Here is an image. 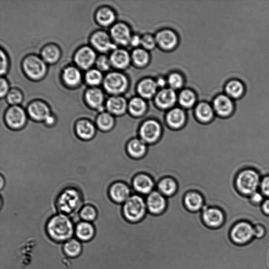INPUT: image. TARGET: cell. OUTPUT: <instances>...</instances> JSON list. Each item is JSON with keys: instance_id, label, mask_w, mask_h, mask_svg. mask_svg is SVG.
Masks as SVG:
<instances>
[{"instance_id": "obj_1", "label": "cell", "mask_w": 269, "mask_h": 269, "mask_svg": "<svg viewBox=\"0 0 269 269\" xmlns=\"http://www.w3.org/2000/svg\"><path fill=\"white\" fill-rule=\"evenodd\" d=\"M85 205L82 191L78 187L67 186L61 189L55 201L57 214H62L70 217L76 225L81 219L79 213Z\"/></svg>"}, {"instance_id": "obj_2", "label": "cell", "mask_w": 269, "mask_h": 269, "mask_svg": "<svg viewBox=\"0 0 269 269\" xmlns=\"http://www.w3.org/2000/svg\"><path fill=\"white\" fill-rule=\"evenodd\" d=\"M75 223L70 217L58 213L48 220L45 232L54 242L65 243L72 239L75 235Z\"/></svg>"}, {"instance_id": "obj_3", "label": "cell", "mask_w": 269, "mask_h": 269, "mask_svg": "<svg viewBox=\"0 0 269 269\" xmlns=\"http://www.w3.org/2000/svg\"><path fill=\"white\" fill-rule=\"evenodd\" d=\"M148 210L146 196L137 193L132 194L123 204V214L125 218L130 222H140L145 218Z\"/></svg>"}, {"instance_id": "obj_4", "label": "cell", "mask_w": 269, "mask_h": 269, "mask_svg": "<svg viewBox=\"0 0 269 269\" xmlns=\"http://www.w3.org/2000/svg\"><path fill=\"white\" fill-rule=\"evenodd\" d=\"M2 118L6 125L13 130L24 128L29 119L26 110L20 105L10 106L5 111Z\"/></svg>"}, {"instance_id": "obj_5", "label": "cell", "mask_w": 269, "mask_h": 269, "mask_svg": "<svg viewBox=\"0 0 269 269\" xmlns=\"http://www.w3.org/2000/svg\"><path fill=\"white\" fill-rule=\"evenodd\" d=\"M47 63L43 60L35 55L27 57L23 61L22 67L26 75L33 81H39L47 74Z\"/></svg>"}, {"instance_id": "obj_6", "label": "cell", "mask_w": 269, "mask_h": 269, "mask_svg": "<svg viewBox=\"0 0 269 269\" xmlns=\"http://www.w3.org/2000/svg\"><path fill=\"white\" fill-rule=\"evenodd\" d=\"M230 237L235 244L243 245L250 242L254 239L253 225L247 221L236 223L231 229Z\"/></svg>"}, {"instance_id": "obj_7", "label": "cell", "mask_w": 269, "mask_h": 269, "mask_svg": "<svg viewBox=\"0 0 269 269\" xmlns=\"http://www.w3.org/2000/svg\"><path fill=\"white\" fill-rule=\"evenodd\" d=\"M128 80L124 74L120 72H112L107 74L103 82L105 90L113 96L121 94L126 90Z\"/></svg>"}, {"instance_id": "obj_8", "label": "cell", "mask_w": 269, "mask_h": 269, "mask_svg": "<svg viewBox=\"0 0 269 269\" xmlns=\"http://www.w3.org/2000/svg\"><path fill=\"white\" fill-rule=\"evenodd\" d=\"M138 135L139 138L148 145L155 144L162 135V127L157 120L149 119L143 122Z\"/></svg>"}, {"instance_id": "obj_9", "label": "cell", "mask_w": 269, "mask_h": 269, "mask_svg": "<svg viewBox=\"0 0 269 269\" xmlns=\"http://www.w3.org/2000/svg\"><path fill=\"white\" fill-rule=\"evenodd\" d=\"M260 182L259 176L255 171L248 170L237 177L236 185L242 194L252 195L256 192Z\"/></svg>"}, {"instance_id": "obj_10", "label": "cell", "mask_w": 269, "mask_h": 269, "mask_svg": "<svg viewBox=\"0 0 269 269\" xmlns=\"http://www.w3.org/2000/svg\"><path fill=\"white\" fill-rule=\"evenodd\" d=\"M202 218L204 224L213 229L222 227L226 220L224 211L218 207H211L205 203L202 210Z\"/></svg>"}, {"instance_id": "obj_11", "label": "cell", "mask_w": 269, "mask_h": 269, "mask_svg": "<svg viewBox=\"0 0 269 269\" xmlns=\"http://www.w3.org/2000/svg\"><path fill=\"white\" fill-rule=\"evenodd\" d=\"M26 111L29 118L37 122H45L53 114L50 106L39 100L30 102Z\"/></svg>"}, {"instance_id": "obj_12", "label": "cell", "mask_w": 269, "mask_h": 269, "mask_svg": "<svg viewBox=\"0 0 269 269\" xmlns=\"http://www.w3.org/2000/svg\"><path fill=\"white\" fill-rule=\"evenodd\" d=\"M74 129L76 136L84 141L93 140L98 130L95 120L87 118H81L77 120Z\"/></svg>"}, {"instance_id": "obj_13", "label": "cell", "mask_w": 269, "mask_h": 269, "mask_svg": "<svg viewBox=\"0 0 269 269\" xmlns=\"http://www.w3.org/2000/svg\"><path fill=\"white\" fill-rule=\"evenodd\" d=\"M95 51L89 46H84L77 50L74 57L77 66L83 70H89L95 64L97 59Z\"/></svg>"}, {"instance_id": "obj_14", "label": "cell", "mask_w": 269, "mask_h": 269, "mask_svg": "<svg viewBox=\"0 0 269 269\" xmlns=\"http://www.w3.org/2000/svg\"><path fill=\"white\" fill-rule=\"evenodd\" d=\"M90 42L92 48L100 53H106L117 49L111 36L103 30H97L92 34Z\"/></svg>"}, {"instance_id": "obj_15", "label": "cell", "mask_w": 269, "mask_h": 269, "mask_svg": "<svg viewBox=\"0 0 269 269\" xmlns=\"http://www.w3.org/2000/svg\"><path fill=\"white\" fill-rule=\"evenodd\" d=\"M136 194L134 189L122 181L113 183L109 188V194L115 203L124 204L132 194Z\"/></svg>"}, {"instance_id": "obj_16", "label": "cell", "mask_w": 269, "mask_h": 269, "mask_svg": "<svg viewBox=\"0 0 269 269\" xmlns=\"http://www.w3.org/2000/svg\"><path fill=\"white\" fill-rule=\"evenodd\" d=\"M84 99L90 108L96 111L97 113L103 112L105 96L102 90L97 88H90L87 90L84 95Z\"/></svg>"}, {"instance_id": "obj_17", "label": "cell", "mask_w": 269, "mask_h": 269, "mask_svg": "<svg viewBox=\"0 0 269 269\" xmlns=\"http://www.w3.org/2000/svg\"><path fill=\"white\" fill-rule=\"evenodd\" d=\"M146 203L148 211L154 215L163 213L167 207L166 197L157 189L153 190L150 194L146 196Z\"/></svg>"}, {"instance_id": "obj_18", "label": "cell", "mask_w": 269, "mask_h": 269, "mask_svg": "<svg viewBox=\"0 0 269 269\" xmlns=\"http://www.w3.org/2000/svg\"><path fill=\"white\" fill-rule=\"evenodd\" d=\"M157 184L151 176L141 174L137 175L133 181V187L135 193L147 196L153 190L157 189Z\"/></svg>"}, {"instance_id": "obj_19", "label": "cell", "mask_w": 269, "mask_h": 269, "mask_svg": "<svg viewBox=\"0 0 269 269\" xmlns=\"http://www.w3.org/2000/svg\"><path fill=\"white\" fill-rule=\"evenodd\" d=\"M213 110L221 118L231 115L234 110V104L231 98L227 95H220L214 99Z\"/></svg>"}, {"instance_id": "obj_20", "label": "cell", "mask_w": 269, "mask_h": 269, "mask_svg": "<svg viewBox=\"0 0 269 269\" xmlns=\"http://www.w3.org/2000/svg\"><path fill=\"white\" fill-rule=\"evenodd\" d=\"M75 235L81 242H88L96 235V230L93 223L80 221L75 225Z\"/></svg>"}, {"instance_id": "obj_21", "label": "cell", "mask_w": 269, "mask_h": 269, "mask_svg": "<svg viewBox=\"0 0 269 269\" xmlns=\"http://www.w3.org/2000/svg\"><path fill=\"white\" fill-rule=\"evenodd\" d=\"M105 109L115 117H122L126 114L128 104L126 99L119 95L112 96L107 100Z\"/></svg>"}, {"instance_id": "obj_22", "label": "cell", "mask_w": 269, "mask_h": 269, "mask_svg": "<svg viewBox=\"0 0 269 269\" xmlns=\"http://www.w3.org/2000/svg\"><path fill=\"white\" fill-rule=\"evenodd\" d=\"M110 36L112 40L121 45H128L132 37L129 28L122 23H119L112 27Z\"/></svg>"}, {"instance_id": "obj_23", "label": "cell", "mask_w": 269, "mask_h": 269, "mask_svg": "<svg viewBox=\"0 0 269 269\" xmlns=\"http://www.w3.org/2000/svg\"><path fill=\"white\" fill-rule=\"evenodd\" d=\"M165 120L169 127L174 129H179L186 124L187 114L180 108H175L166 114Z\"/></svg>"}, {"instance_id": "obj_24", "label": "cell", "mask_w": 269, "mask_h": 269, "mask_svg": "<svg viewBox=\"0 0 269 269\" xmlns=\"http://www.w3.org/2000/svg\"><path fill=\"white\" fill-rule=\"evenodd\" d=\"M176 94L172 89L160 90L156 97V104L159 109L166 110L171 108L176 102Z\"/></svg>"}, {"instance_id": "obj_25", "label": "cell", "mask_w": 269, "mask_h": 269, "mask_svg": "<svg viewBox=\"0 0 269 269\" xmlns=\"http://www.w3.org/2000/svg\"><path fill=\"white\" fill-rule=\"evenodd\" d=\"M61 78L65 85L70 88L79 86L82 79L79 68L74 66L65 67L61 74Z\"/></svg>"}, {"instance_id": "obj_26", "label": "cell", "mask_w": 269, "mask_h": 269, "mask_svg": "<svg viewBox=\"0 0 269 269\" xmlns=\"http://www.w3.org/2000/svg\"><path fill=\"white\" fill-rule=\"evenodd\" d=\"M184 204L186 208L191 212L202 211L205 204L204 199L198 192L190 191L184 198Z\"/></svg>"}, {"instance_id": "obj_27", "label": "cell", "mask_w": 269, "mask_h": 269, "mask_svg": "<svg viewBox=\"0 0 269 269\" xmlns=\"http://www.w3.org/2000/svg\"><path fill=\"white\" fill-rule=\"evenodd\" d=\"M126 149L130 157L135 159H140L147 154L148 146L141 138L137 137L129 142Z\"/></svg>"}, {"instance_id": "obj_28", "label": "cell", "mask_w": 269, "mask_h": 269, "mask_svg": "<svg viewBox=\"0 0 269 269\" xmlns=\"http://www.w3.org/2000/svg\"><path fill=\"white\" fill-rule=\"evenodd\" d=\"M155 38L160 47L166 50L173 49L178 44V37L170 30H161L157 33Z\"/></svg>"}, {"instance_id": "obj_29", "label": "cell", "mask_w": 269, "mask_h": 269, "mask_svg": "<svg viewBox=\"0 0 269 269\" xmlns=\"http://www.w3.org/2000/svg\"><path fill=\"white\" fill-rule=\"evenodd\" d=\"M95 123L100 131L109 132L116 124V117L109 112L104 111L97 114Z\"/></svg>"}, {"instance_id": "obj_30", "label": "cell", "mask_w": 269, "mask_h": 269, "mask_svg": "<svg viewBox=\"0 0 269 269\" xmlns=\"http://www.w3.org/2000/svg\"><path fill=\"white\" fill-rule=\"evenodd\" d=\"M110 60L112 66L118 69H124L129 65L130 58L127 51L117 49L112 51Z\"/></svg>"}, {"instance_id": "obj_31", "label": "cell", "mask_w": 269, "mask_h": 269, "mask_svg": "<svg viewBox=\"0 0 269 269\" xmlns=\"http://www.w3.org/2000/svg\"><path fill=\"white\" fill-rule=\"evenodd\" d=\"M194 113L197 120L204 124L210 122L214 118L213 109L209 104L206 103L198 104Z\"/></svg>"}, {"instance_id": "obj_32", "label": "cell", "mask_w": 269, "mask_h": 269, "mask_svg": "<svg viewBox=\"0 0 269 269\" xmlns=\"http://www.w3.org/2000/svg\"><path fill=\"white\" fill-rule=\"evenodd\" d=\"M61 57V51L58 46L50 44L45 46L41 51V58L47 64H55Z\"/></svg>"}, {"instance_id": "obj_33", "label": "cell", "mask_w": 269, "mask_h": 269, "mask_svg": "<svg viewBox=\"0 0 269 269\" xmlns=\"http://www.w3.org/2000/svg\"><path fill=\"white\" fill-rule=\"evenodd\" d=\"M63 251L64 255L68 258L74 259L79 257L83 252V247L82 242L75 238L64 243Z\"/></svg>"}, {"instance_id": "obj_34", "label": "cell", "mask_w": 269, "mask_h": 269, "mask_svg": "<svg viewBox=\"0 0 269 269\" xmlns=\"http://www.w3.org/2000/svg\"><path fill=\"white\" fill-rule=\"evenodd\" d=\"M115 14L113 10L108 7H102L97 10L95 19L98 24L102 27H108L113 24Z\"/></svg>"}, {"instance_id": "obj_35", "label": "cell", "mask_w": 269, "mask_h": 269, "mask_svg": "<svg viewBox=\"0 0 269 269\" xmlns=\"http://www.w3.org/2000/svg\"><path fill=\"white\" fill-rule=\"evenodd\" d=\"M148 106L144 100L139 97L133 98L128 104V111L131 116L141 118L147 114Z\"/></svg>"}, {"instance_id": "obj_36", "label": "cell", "mask_w": 269, "mask_h": 269, "mask_svg": "<svg viewBox=\"0 0 269 269\" xmlns=\"http://www.w3.org/2000/svg\"><path fill=\"white\" fill-rule=\"evenodd\" d=\"M178 189V183L172 178H166L161 179L157 186V189L165 197L174 195Z\"/></svg>"}, {"instance_id": "obj_37", "label": "cell", "mask_w": 269, "mask_h": 269, "mask_svg": "<svg viewBox=\"0 0 269 269\" xmlns=\"http://www.w3.org/2000/svg\"><path fill=\"white\" fill-rule=\"evenodd\" d=\"M157 87L156 82L149 79H145L138 84L137 90L141 96L149 98L155 94Z\"/></svg>"}, {"instance_id": "obj_38", "label": "cell", "mask_w": 269, "mask_h": 269, "mask_svg": "<svg viewBox=\"0 0 269 269\" xmlns=\"http://www.w3.org/2000/svg\"><path fill=\"white\" fill-rule=\"evenodd\" d=\"M225 90L229 97L238 99L242 96L245 88L242 82L238 80H233L227 83Z\"/></svg>"}, {"instance_id": "obj_39", "label": "cell", "mask_w": 269, "mask_h": 269, "mask_svg": "<svg viewBox=\"0 0 269 269\" xmlns=\"http://www.w3.org/2000/svg\"><path fill=\"white\" fill-rule=\"evenodd\" d=\"M104 79L102 72L97 68L90 69L85 75L86 82L91 88L97 87L103 83Z\"/></svg>"}, {"instance_id": "obj_40", "label": "cell", "mask_w": 269, "mask_h": 269, "mask_svg": "<svg viewBox=\"0 0 269 269\" xmlns=\"http://www.w3.org/2000/svg\"><path fill=\"white\" fill-rule=\"evenodd\" d=\"M79 216L81 220L93 223L97 218V210L93 205L87 204L83 207Z\"/></svg>"}, {"instance_id": "obj_41", "label": "cell", "mask_w": 269, "mask_h": 269, "mask_svg": "<svg viewBox=\"0 0 269 269\" xmlns=\"http://www.w3.org/2000/svg\"><path fill=\"white\" fill-rule=\"evenodd\" d=\"M196 101V96L193 91L190 90H184L179 97L180 104L184 108H190L194 105Z\"/></svg>"}, {"instance_id": "obj_42", "label": "cell", "mask_w": 269, "mask_h": 269, "mask_svg": "<svg viewBox=\"0 0 269 269\" xmlns=\"http://www.w3.org/2000/svg\"><path fill=\"white\" fill-rule=\"evenodd\" d=\"M132 59L135 64L139 66H144L148 63L149 57L147 51L137 49L133 52Z\"/></svg>"}, {"instance_id": "obj_43", "label": "cell", "mask_w": 269, "mask_h": 269, "mask_svg": "<svg viewBox=\"0 0 269 269\" xmlns=\"http://www.w3.org/2000/svg\"><path fill=\"white\" fill-rule=\"evenodd\" d=\"M6 99L11 106H19L24 100V95L20 90L14 88L10 90Z\"/></svg>"}, {"instance_id": "obj_44", "label": "cell", "mask_w": 269, "mask_h": 269, "mask_svg": "<svg viewBox=\"0 0 269 269\" xmlns=\"http://www.w3.org/2000/svg\"><path fill=\"white\" fill-rule=\"evenodd\" d=\"M97 69L100 71H108L112 66L110 58L104 55L99 56L96 61Z\"/></svg>"}, {"instance_id": "obj_45", "label": "cell", "mask_w": 269, "mask_h": 269, "mask_svg": "<svg viewBox=\"0 0 269 269\" xmlns=\"http://www.w3.org/2000/svg\"><path fill=\"white\" fill-rule=\"evenodd\" d=\"M168 82L172 89H179L182 86L183 79L180 74L175 73L169 76Z\"/></svg>"}, {"instance_id": "obj_46", "label": "cell", "mask_w": 269, "mask_h": 269, "mask_svg": "<svg viewBox=\"0 0 269 269\" xmlns=\"http://www.w3.org/2000/svg\"><path fill=\"white\" fill-rule=\"evenodd\" d=\"M156 43V38L149 34L145 35L142 37L141 45L145 49H153L155 48Z\"/></svg>"}, {"instance_id": "obj_47", "label": "cell", "mask_w": 269, "mask_h": 269, "mask_svg": "<svg viewBox=\"0 0 269 269\" xmlns=\"http://www.w3.org/2000/svg\"><path fill=\"white\" fill-rule=\"evenodd\" d=\"M8 57H7L6 53L2 49L1 50V77L5 75L9 70V61Z\"/></svg>"}, {"instance_id": "obj_48", "label": "cell", "mask_w": 269, "mask_h": 269, "mask_svg": "<svg viewBox=\"0 0 269 269\" xmlns=\"http://www.w3.org/2000/svg\"><path fill=\"white\" fill-rule=\"evenodd\" d=\"M253 232H254V238L256 239H262L265 237L267 234V228L264 224H256L253 225Z\"/></svg>"}, {"instance_id": "obj_49", "label": "cell", "mask_w": 269, "mask_h": 269, "mask_svg": "<svg viewBox=\"0 0 269 269\" xmlns=\"http://www.w3.org/2000/svg\"><path fill=\"white\" fill-rule=\"evenodd\" d=\"M0 83H1V88H0V96L2 98L6 97L8 94L10 90L9 84L7 80L1 77V80H0Z\"/></svg>"}, {"instance_id": "obj_50", "label": "cell", "mask_w": 269, "mask_h": 269, "mask_svg": "<svg viewBox=\"0 0 269 269\" xmlns=\"http://www.w3.org/2000/svg\"><path fill=\"white\" fill-rule=\"evenodd\" d=\"M261 190L263 192V193L269 197V176L265 178L262 182H261Z\"/></svg>"}, {"instance_id": "obj_51", "label": "cell", "mask_w": 269, "mask_h": 269, "mask_svg": "<svg viewBox=\"0 0 269 269\" xmlns=\"http://www.w3.org/2000/svg\"><path fill=\"white\" fill-rule=\"evenodd\" d=\"M251 200L253 203L259 204L263 202V197L260 193L255 192V193L251 195Z\"/></svg>"}, {"instance_id": "obj_52", "label": "cell", "mask_w": 269, "mask_h": 269, "mask_svg": "<svg viewBox=\"0 0 269 269\" xmlns=\"http://www.w3.org/2000/svg\"><path fill=\"white\" fill-rule=\"evenodd\" d=\"M142 38L137 35L132 36L131 39L130 41V44L133 47H137V46L141 44Z\"/></svg>"}, {"instance_id": "obj_53", "label": "cell", "mask_w": 269, "mask_h": 269, "mask_svg": "<svg viewBox=\"0 0 269 269\" xmlns=\"http://www.w3.org/2000/svg\"><path fill=\"white\" fill-rule=\"evenodd\" d=\"M263 210L264 213L269 216V199L267 200L263 205Z\"/></svg>"}, {"instance_id": "obj_54", "label": "cell", "mask_w": 269, "mask_h": 269, "mask_svg": "<svg viewBox=\"0 0 269 269\" xmlns=\"http://www.w3.org/2000/svg\"><path fill=\"white\" fill-rule=\"evenodd\" d=\"M158 87H163L165 86L166 82L163 79H159L156 82Z\"/></svg>"}]
</instances>
